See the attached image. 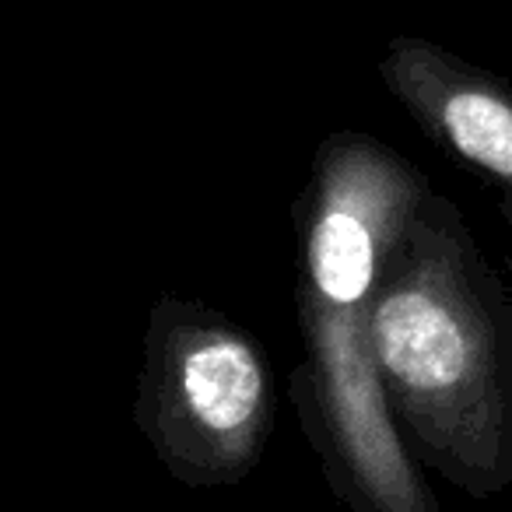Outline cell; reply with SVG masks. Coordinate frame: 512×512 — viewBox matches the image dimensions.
<instances>
[{"label":"cell","instance_id":"cell-1","mask_svg":"<svg viewBox=\"0 0 512 512\" xmlns=\"http://www.w3.org/2000/svg\"><path fill=\"white\" fill-rule=\"evenodd\" d=\"M428 193V179L390 144L337 130L316 148L295 204L306 358L288 393L348 512H442L390 411L369 323L386 256Z\"/></svg>","mask_w":512,"mask_h":512},{"label":"cell","instance_id":"cell-2","mask_svg":"<svg viewBox=\"0 0 512 512\" xmlns=\"http://www.w3.org/2000/svg\"><path fill=\"white\" fill-rule=\"evenodd\" d=\"M372 351L421 467L470 498L512 488V292L463 211L428 193L372 299Z\"/></svg>","mask_w":512,"mask_h":512},{"label":"cell","instance_id":"cell-3","mask_svg":"<svg viewBox=\"0 0 512 512\" xmlns=\"http://www.w3.org/2000/svg\"><path fill=\"white\" fill-rule=\"evenodd\" d=\"M134 421L179 484H242L274 432V379L256 337L207 302L158 295L144 330Z\"/></svg>","mask_w":512,"mask_h":512},{"label":"cell","instance_id":"cell-4","mask_svg":"<svg viewBox=\"0 0 512 512\" xmlns=\"http://www.w3.org/2000/svg\"><path fill=\"white\" fill-rule=\"evenodd\" d=\"M379 78L428 141L512 193V81L421 36L390 39Z\"/></svg>","mask_w":512,"mask_h":512},{"label":"cell","instance_id":"cell-5","mask_svg":"<svg viewBox=\"0 0 512 512\" xmlns=\"http://www.w3.org/2000/svg\"><path fill=\"white\" fill-rule=\"evenodd\" d=\"M498 207H502V218L509 221V228H512V193H502V200H498Z\"/></svg>","mask_w":512,"mask_h":512}]
</instances>
